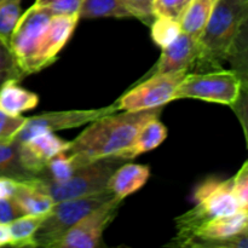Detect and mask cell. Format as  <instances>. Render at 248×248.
I'll use <instances>...</instances> for the list:
<instances>
[{
    "label": "cell",
    "instance_id": "cell-9",
    "mask_svg": "<svg viewBox=\"0 0 248 248\" xmlns=\"http://www.w3.org/2000/svg\"><path fill=\"white\" fill-rule=\"evenodd\" d=\"M124 199L113 196L78 220L52 248H96L123 205Z\"/></svg>",
    "mask_w": 248,
    "mask_h": 248
},
{
    "label": "cell",
    "instance_id": "cell-2",
    "mask_svg": "<svg viewBox=\"0 0 248 248\" xmlns=\"http://www.w3.org/2000/svg\"><path fill=\"white\" fill-rule=\"evenodd\" d=\"M248 0H218L199 36L195 64L206 69H220L228 60L240 31L248 23Z\"/></svg>",
    "mask_w": 248,
    "mask_h": 248
},
{
    "label": "cell",
    "instance_id": "cell-1",
    "mask_svg": "<svg viewBox=\"0 0 248 248\" xmlns=\"http://www.w3.org/2000/svg\"><path fill=\"white\" fill-rule=\"evenodd\" d=\"M161 111L162 107H157L102 116L73 140L65 153L77 169L103 157H121L131 147L140 128L152 119L160 118Z\"/></svg>",
    "mask_w": 248,
    "mask_h": 248
},
{
    "label": "cell",
    "instance_id": "cell-10",
    "mask_svg": "<svg viewBox=\"0 0 248 248\" xmlns=\"http://www.w3.org/2000/svg\"><path fill=\"white\" fill-rule=\"evenodd\" d=\"M116 104L103 107L97 109H77V110L64 111H47L39 115L26 118L23 126L17 133L15 142L21 143L29 140L33 136L45 132H57L62 130L80 127L86 124L92 123L102 116L116 113Z\"/></svg>",
    "mask_w": 248,
    "mask_h": 248
},
{
    "label": "cell",
    "instance_id": "cell-16",
    "mask_svg": "<svg viewBox=\"0 0 248 248\" xmlns=\"http://www.w3.org/2000/svg\"><path fill=\"white\" fill-rule=\"evenodd\" d=\"M244 232H248V210H240L232 215L222 216L210 220L199 230L194 240L225 239Z\"/></svg>",
    "mask_w": 248,
    "mask_h": 248
},
{
    "label": "cell",
    "instance_id": "cell-30",
    "mask_svg": "<svg viewBox=\"0 0 248 248\" xmlns=\"http://www.w3.org/2000/svg\"><path fill=\"white\" fill-rule=\"evenodd\" d=\"M24 121V116H11L0 110V143L14 142Z\"/></svg>",
    "mask_w": 248,
    "mask_h": 248
},
{
    "label": "cell",
    "instance_id": "cell-18",
    "mask_svg": "<svg viewBox=\"0 0 248 248\" xmlns=\"http://www.w3.org/2000/svg\"><path fill=\"white\" fill-rule=\"evenodd\" d=\"M14 198L23 215H47L52 206L55 205L52 199L47 194L36 188L31 183V179L19 181L18 189Z\"/></svg>",
    "mask_w": 248,
    "mask_h": 248
},
{
    "label": "cell",
    "instance_id": "cell-33",
    "mask_svg": "<svg viewBox=\"0 0 248 248\" xmlns=\"http://www.w3.org/2000/svg\"><path fill=\"white\" fill-rule=\"evenodd\" d=\"M21 216H23V213L15 198L0 200V222L10 223Z\"/></svg>",
    "mask_w": 248,
    "mask_h": 248
},
{
    "label": "cell",
    "instance_id": "cell-26",
    "mask_svg": "<svg viewBox=\"0 0 248 248\" xmlns=\"http://www.w3.org/2000/svg\"><path fill=\"white\" fill-rule=\"evenodd\" d=\"M191 0H152V14L155 17L181 21Z\"/></svg>",
    "mask_w": 248,
    "mask_h": 248
},
{
    "label": "cell",
    "instance_id": "cell-8",
    "mask_svg": "<svg viewBox=\"0 0 248 248\" xmlns=\"http://www.w3.org/2000/svg\"><path fill=\"white\" fill-rule=\"evenodd\" d=\"M189 72L164 73L145 78L115 102L119 111H137L164 107L176 101V91Z\"/></svg>",
    "mask_w": 248,
    "mask_h": 248
},
{
    "label": "cell",
    "instance_id": "cell-13",
    "mask_svg": "<svg viewBox=\"0 0 248 248\" xmlns=\"http://www.w3.org/2000/svg\"><path fill=\"white\" fill-rule=\"evenodd\" d=\"M199 55V39L182 31L178 38L161 48V56L155 67L143 79L154 74L186 70L190 72Z\"/></svg>",
    "mask_w": 248,
    "mask_h": 248
},
{
    "label": "cell",
    "instance_id": "cell-17",
    "mask_svg": "<svg viewBox=\"0 0 248 248\" xmlns=\"http://www.w3.org/2000/svg\"><path fill=\"white\" fill-rule=\"evenodd\" d=\"M167 137V128L159 118H155L145 123L138 131L131 147L121 155L125 160L135 159L143 153L150 152L159 147Z\"/></svg>",
    "mask_w": 248,
    "mask_h": 248
},
{
    "label": "cell",
    "instance_id": "cell-15",
    "mask_svg": "<svg viewBox=\"0 0 248 248\" xmlns=\"http://www.w3.org/2000/svg\"><path fill=\"white\" fill-rule=\"evenodd\" d=\"M19 80L10 79L0 86V110L11 116H19L39 103L38 94L24 89Z\"/></svg>",
    "mask_w": 248,
    "mask_h": 248
},
{
    "label": "cell",
    "instance_id": "cell-3",
    "mask_svg": "<svg viewBox=\"0 0 248 248\" xmlns=\"http://www.w3.org/2000/svg\"><path fill=\"white\" fill-rule=\"evenodd\" d=\"M194 199L196 205L176 218V236L170 246L188 247L206 223L240 211L232 193V177L225 181L207 179L196 188Z\"/></svg>",
    "mask_w": 248,
    "mask_h": 248
},
{
    "label": "cell",
    "instance_id": "cell-6",
    "mask_svg": "<svg viewBox=\"0 0 248 248\" xmlns=\"http://www.w3.org/2000/svg\"><path fill=\"white\" fill-rule=\"evenodd\" d=\"M113 196L115 195L107 189L91 195L55 202L34 236L35 247L52 248L78 220Z\"/></svg>",
    "mask_w": 248,
    "mask_h": 248
},
{
    "label": "cell",
    "instance_id": "cell-22",
    "mask_svg": "<svg viewBox=\"0 0 248 248\" xmlns=\"http://www.w3.org/2000/svg\"><path fill=\"white\" fill-rule=\"evenodd\" d=\"M0 176L16 181H28L35 178L23 167L19 157L18 143H0Z\"/></svg>",
    "mask_w": 248,
    "mask_h": 248
},
{
    "label": "cell",
    "instance_id": "cell-19",
    "mask_svg": "<svg viewBox=\"0 0 248 248\" xmlns=\"http://www.w3.org/2000/svg\"><path fill=\"white\" fill-rule=\"evenodd\" d=\"M217 1L218 0H191L179 21L182 31L199 39Z\"/></svg>",
    "mask_w": 248,
    "mask_h": 248
},
{
    "label": "cell",
    "instance_id": "cell-21",
    "mask_svg": "<svg viewBox=\"0 0 248 248\" xmlns=\"http://www.w3.org/2000/svg\"><path fill=\"white\" fill-rule=\"evenodd\" d=\"M46 215H23L7 223L10 230V245L14 247H35V236Z\"/></svg>",
    "mask_w": 248,
    "mask_h": 248
},
{
    "label": "cell",
    "instance_id": "cell-23",
    "mask_svg": "<svg viewBox=\"0 0 248 248\" xmlns=\"http://www.w3.org/2000/svg\"><path fill=\"white\" fill-rule=\"evenodd\" d=\"M74 162L70 159L69 155L65 152L55 155L50 161L46 164L44 171L39 174V178L46 179V181L61 183L64 182L77 171Z\"/></svg>",
    "mask_w": 248,
    "mask_h": 248
},
{
    "label": "cell",
    "instance_id": "cell-29",
    "mask_svg": "<svg viewBox=\"0 0 248 248\" xmlns=\"http://www.w3.org/2000/svg\"><path fill=\"white\" fill-rule=\"evenodd\" d=\"M232 193L240 210H248V162L245 161L241 169L232 177Z\"/></svg>",
    "mask_w": 248,
    "mask_h": 248
},
{
    "label": "cell",
    "instance_id": "cell-35",
    "mask_svg": "<svg viewBox=\"0 0 248 248\" xmlns=\"http://www.w3.org/2000/svg\"><path fill=\"white\" fill-rule=\"evenodd\" d=\"M10 245V230L7 223L0 222V247Z\"/></svg>",
    "mask_w": 248,
    "mask_h": 248
},
{
    "label": "cell",
    "instance_id": "cell-28",
    "mask_svg": "<svg viewBox=\"0 0 248 248\" xmlns=\"http://www.w3.org/2000/svg\"><path fill=\"white\" fill-rule=\"evenodd\" d=\"M188 247L196 248H247L248 247V232L235 235L225 239H206L193 240Z\"/></svg>",
    "mask_w": 248,
    "mask_h": 248
},
{
    "label": "cell",
    "instance_id": "cell-27",
    "mask_svg": "<svg viewBox=\"0 0 248 248\" xmlns=\"http://www.w3.org/2000/svg\"><path fill=\"white\" fill-rule=\"evenodd\" d=\"M10 79L21 80L22 75L10 44L0 39V86Z\"/></svg>",
    "mask_w": 248,
    "mask_h": 248
},
{
    "label": "cell",
    "instance_id": "cell-7",
    "mask_svg": "<svg viewBox=\"0 0 248 248\" xmlns=\"http://www.w3.org/2000/svg\"><path fill=\"white\" fill-rule=\"evenodd\" d=\"M52 12L31 5L21 15L10 38V47L22 78L33 74V64Z\"/></svg>",
    "mask_w": 248,
    "mask_h": 248
},
{
    "label": "cell",
    "instance_id": "cell-25",
    "mask_svg": "<svg viewBox=\"0 0 248 248\" xmlns=\"http://www.w3.org/2000/svg\"><path fill=\"white\" fill-rule=\"evenodd\" d=\"M22 0H0V39L10 43V38L21 17Z\"/></svg>",
    "mask_w": 248,
    "mask_h": 248
},
{
    "label": "cell",
    "instance_id": "cell-20",
    "mask_svg": "<svg viewBox=\"0 0 248 248\" xmlns=\"http://www.w3.org/2000/svg\"><path fill=\"white\" fill-rule=\"evenodd\" d=\"M133 18L132 12L123 0H82L79 18Z\"/></svg>",
    "mask_w": 248,
    "mask_h": 248
},
{
    "label": "cell",
    "instance_id": "cell-31",
    "mask_svg": "<svg viewBox=\"0 0 248 248\" xmlns=\"http://www.w3.org/2000/svg\"><path fill=\"white\" fill-rule=\"evenodd\" d=\"M82 0H35L34 5L44 7L53 15H79Z\"/></svg>",
    "mask_w": 248,
    "mask_h": 248
},
{
    "label": "cell",
    "instance_id": "cell-12",
    "mask_svg": "<svg viewBox=\"0 0 248 248\" xmlns=\"http://www.w3.org/2000/svg\"><path fill=\"white\" fill-rule=\"evenodd\" d=\"M69 144L70 142L62 140L53 132L39 133L18 143L21 162L29 173L38 177L55 155L67 152Z\"/></svg>",
    "mask_w": 248,
    "mask_h": 248
},
{
    "label": "cell",
    "instance_id": "cell-4",
    "mask_svg": "<svg viewBox=\"0 0 248 248\" xmlns=\"http://www.w3.org/2000/svg\"><path fill=\"white\" fill-rule=\"evenodd\" d=\"M127 160L119 156H109L89 162L79 167L67 181L55 183L46 179L31 178V183L47 194L53 202L81 198L108 189V181L113 172Z\"/></svg>",
    "mask_w": 248,
    "mask_h": 248
},
{
    "label": "cell",
    "instance_id": "cell-34",
    "mask_svg": "<svg viewBox=\"0 0 248 248\" xmlns=\"http://www.w3.org/2000/svg\"><path fill=\"white\" fill-rule=\"evenodd\" d=\"M19 181H16L14 178L9 177L0 176V200L2 199L14 198L18 189Z\"/></svg>",
    "mask_w": 248,
    "mask_h": 248
},
{
    "label": "cell",
    "instance_id": "cell-11",
    "mask_svg": "<svg viewBox=\"0 0 248 248\" xmlns=\"http://www.w3.org/2000/svg\"><path fill=\"white\" fill-rule=\"evenodd\" d=\"M79 15H53L43 36L33 64V74L52 64L79 23Z\"/></svg>",
    "mask_w": 248,
    "mask_h": 248
},
{
    "label": "cell",
    "instance_id": "cell-5",
    "mask_svg": "<svg viewBox=\"0 0 248 248\" xmlns=\"http://www.w3.org/2000/svg\"><path fill=\"white\" fill-rule=\"evenodd\" d=\"M246 90L247 81L232 69L188 73L177 89L176 99L194 98L232 108Z\"/></svg>",
    "mask_w": 248,
    "mask_h": 248
},
{
    "label": "cell",
    "instance_id": "cell-24",
    "mask_svg": "<svg viewBox=\"0 0 248 248\" xmlns=\"http://www.w3.org/2000/svg\"><path fill=\"white\" fill-rule=\"evenodd\" d=\"M181 33L182 28L179 21L166 17H155L150 23V35L153 41L160 48L166 47L167 45L173 43Z\"/></svg>",
    "mask_w": 248,
    "mask_h": 248
},
{
    "label": "cell",
    "instance_id": "cell-14",
    "mask_svg": "<svg viewBox=\"0 0 248 248\" xmlns=\"http://www.w3.org/2000/svg\"><path fill=\"white\" fill-rule=\"evenodd\" d=\"M150 177L148 165L124 162L118 167L108 181V189L120 199L127 198L145 186Z\"/></svg>",
    "mask_w": 248,
    "mask_h": 248
},
{
    "label": "cell",
    "instance_id": "cell-32",
    "mask_svg": "<svg viewBox=\"0 0 248 248\" xmlns=\"http://www.w3.org/2000/svg\"><path fill=\"white\" fill-rule=\"evenodd\" d=\"M123 1L132 12L133 18L140 19L143 23L150 26L154 19L152 14V0H123Z\"/></svg>",
    "mask_w": 248,
    "mask_h": 248
}]
</instances>
